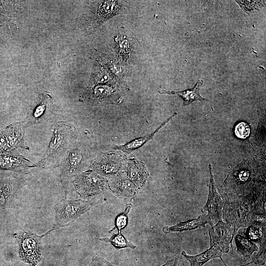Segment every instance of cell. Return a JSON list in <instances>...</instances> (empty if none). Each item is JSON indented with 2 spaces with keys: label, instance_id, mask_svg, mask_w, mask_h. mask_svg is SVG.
Returning a JSON list of instances; mask_svg holds the SVG:
<instances>
[{
  "label": "cell",
  "instance_id": "1",
  "mask_svg": "<svg viewBox=\"0 0 266 266\" xmlns=\"http://www.w3.org/2000/svg\"><path fill=\"white\" fill-rule=\"evenodd\" d=\"M53 135L47 151L41 160L33 164L32 167L46 169L61 162L65 157L75 128L64 121L56 123L52 128Z\"/></svg>",
  "mask_w": 266,
  "mask_h": 266
},
{
  "label": "cell",
  "instance_id": "2",
  "mask_svg": "<svg viewBox=\"0 0 266 266\" xmlns=\"http://www.w3.org/2000/svg\"><path fill=\"white\" fill-rule=\"evenodd\" d=\"M100 200H83L63 199L55 206V223L53 231L65 227L73 222L94 206L101 203Z\"/></svg>",
  "mask_w": 266,
  "mask_h": 266
},
{
  "label": "cell",
  "instance_id": "3",
  "mask_svg": "<svg viewBox=\"0 0 266 266\" xmlns=\"http://www.w3.org/2000/svg\"><path fill=\"white\" fill-rule=\"evenodd\" d=\"M53 231L49 230L42 235L30 231H19L13 234L19 245L20 259L30 266H36L42 260V238Z\"/></svg>",
  "mask_w": 266,
  "mask_h": 266
},
{
  "label": "cell",
  "instance_id": "4",
  "mask_svg": "<svg viewBox=\"0 0 266 266\" xmlns=\"http://www.w3.org/2000/svg\"><path fill=\"white\" fill-rule=\"evenodd\" d=\"M73 183L77 194L82 199L97 196L109 189L108 180L92 169L76 176Z\"/></svg>",
  "mask_w": 266,
  "mask_h": 266
},
{
  "label": "cell",
  "instance_id": "5",
  "mask_svg": "<svg viewBox=\"0 0 266 266\" xmlns=\"http://www.w3.org/2000/svg\"><path fill=\"white\" fill-rule=\"evenodd\" d=\"M60 163V181L66 196L70 180L83 172L85 167L82 149L78 147L69 149Z\"/></svg>",
  "mask_w": 266,
  "mask_h": 266
},
{
  "label": "cell",
  "instance_id": "6",
  "mask_svg": "<svg viewBox=\"0 0 266 266\" xmlns=\"http://www.w3.org/2000/svg\"><path fill=\"white\" fill-rule=\"evenodd\" d=\"M120 152L109 151L98 156L91 164L92 170L109 179L121 172L126 158Z\"/></svg>",
  "mask_w": 266,
  "mask_h": 266
},
{
  "label": "cell",
  "instance_id": "7",
  "mask_svg": "<svg viewBox=\"0 0 266 266\" xmlns=\"http://www.w3.org/2000/svg\"><path fill=\"white\" fill-rule=\"evenodd\" d=\"M209 183V193L207 201L201 211L207 216L209 225L212 227L218 222L222 221L224 201L216 190L211 164L208 165Z\"/></svg>",
  "mask_w": 266,
  "mask_h": 266
},
{
  "label": "cell",
  "instance_id": "8",
  "mask_svg": "<svg viewBox=\"0 0 266 266\" xmlns=\"http://www.w3.org/2000/svg\"><path fill=\"white\" fill-rule=\"evenodd\" d=\"M210 247L222 253H228L234 234V229L223 221L218 222L208 230Z\"/></svg>",
  "mask_w": 266,
  "mask_h": 266
},
{
  "label": "cell",
  "instance_id": "9",
  "mask_svg": "<svg viewBox=\"0 0 266 266\" xmlns=\"http://www.w3.org/2000/svg\"><path fill=\"white\" fill-rule=\"evenodd\" d=\"M223 212L226 223L233 228L235 235L239 227L248 226L252 222L250 212L242 204L228 203Z\"/></svg>",
  "mask_w": 266,
  "mask_h": 266
},
{
  "label": "cell",
  "instance_id": "10",
  "mask_svg": "<svg viewBox=\"0 0 266 266\" xmlns=\"http://www.w3.org/2000/svg\"><path fill=\"white\" fill-rule=\"evenodd\" d=\"M25 180L15 176H0V211L9 207Z\"/></svg>",
  "mask_w": 266,
  "mask_h": 266
},
{
  "label": "cell",
  "instance_id": "11",
  "mask_svg": "<svg viewBox=\"0 0 266 266\" xmlns=\"http://www.w3.org/2000/svg\"><path fill=\"white\" fill-rule=\"evenodd\" d=\"M89 100L94 103L118 104L123 97L118 88L108 85H98L89 94Z\"/></svg>",
  "mask_w": 266,
  "mask_h": 266
},
{
  "label": "cell",
  "instance_id": "12",
  "mask_svg": "<svg viewBox=\"0 0 266 266\" xmlns=\"http://www.w3.org/2000/svg\"><path fill=\"white\" fill-rule=\"evenodd\" d=\"M108 181L109 189L116 196L121 198H133L138 192V189L129 179L126 173L123 171Z\"/></svg>",
  "mask_w": 266,
  "mask_h": 266
},
{
  "label": "cell",
  "instance_id": "13",
  "mask_svg": "<svg viewBox=\"0 0 266 266\" xmlns=\"http://www.w3.org/2000/svg\"><path fill=\"white\" fill-rule=\"evenodd\" d=\"M33 164L16 151L0 154V169L24 173L32 168Z\"/></svg>",
  "mask_w": 266,
  "mask_h": 266
},
{
  "label": "cell",
  "instance_id": "14",
  "mask_svg": "<svg viewBox=\"0 0 266 266\" xmlns=\"http://www.w3.org/2000/svg\"><path fill=\"white\" fill-rule=\"evenodd\" d=\"M126 174L138 189L146 183L149 172L144 164L135 159H129L126 163Z\"/></svg>",
  "mask_w": 266,
  "mask_h": 266
},
{
  "label": "cell",
  "instance_id": "15",
  "mask_svg": "<svg viewBox=\"0 0 266 266\" xmlns=\"http://www.w3.org/2000/svg\"><path fill=\"white\" fill-rule=\"evenodd\" d=\"M25 128L22 123H16L8 126L2 132L11 151L18 148L29 149L26 143Z\"/></svg>",
  "mask_w": 266,
  "mask_h": 266
},
{
  "label": "cell",
  "instance_id": "16",
  "mask_svg": "<svg viewBox=\"0 0 266 266\" xmlns=\"http://www.w3.org/2000/svg\"><path fill=\"white\" fill-rule=\"evenodd\" d=\"M50 102V98L49 96L45 95L41 96L39 103L25 121L24 127L28 128L47 121L48 115L46 111Z\"/></svg>",
  "mask_w": 266,
  "mask_h": 266
},
{
  "label": "cell",
  "instance_id": "17",
  "mask_svg": "<svg viewBox=\"0 0 266 266\" xmlns=\"http://www.w3.org/2000/svg\"><path fill=\"white\" fill-rule=\"evenodd\" d=\"M209 220L207 216L202 213L196 219L180 222L171 226H165L163 228L162 231L165 234L172 232H182L203 228L205 227L206 224H209Z\"/></svg>",
  "mask_w": 266,
  "mask_h": 266
},
{
  "label": "cell",
  "instance_id": "18",
  "mask_svg": "<svg viewBox=\"0 0 266 266\" xmlns=\"http://www.w3.org/2000/svg\"><path fill=\"white\" fill-rule=\"evenodd\" d=\"M203 81L202 79L198 81L195 86L192 89H189L181 91H171L165 90H159L160 94H166L168 95H177L180 96L183 100V105L184 106H187L192 102L196 100L203 101L209 100L208 99L203 98L200 95V87L203 85Z\"/></svg>",
  "mask_w": 266,
  "mask_h": 266
},
{
  "label": "cell",
  "instance_id": "19",
  "mask_svg": "<svg viewBox=\"0 0 266 266\" xmlns=\"http://www.w3.org/2000/svg\"><path fill=\"white\" fill-rule=\"evenodd\" d=\"M222 254L221 251L213 247H210L206 250L196 255H188L184 251L181 252V255L189 262L190 266H202L209 260L217 258L222 260Z\"/></svg>",
  "mask_w": 266,
  "mask_h": 266
},
{
  "label": "cell",
  "instance_id": "20",
  "mask_svg": "<svg viewBox=\"0 0 266 266\" xmlns=\"http://www.w3.org/2000/svg\"><path fill=\"white\" fill-rule=\"evenodd\" d=\"M177 115V113L175 112L171 116L166 120L161 125L157 128V129L152 133L146 136L137 138L132 140V141L121 145H116L114 148L117 150H120L128 154L131 153L132 151L142 146L144 144L153 138L154 135L167 123L172 117Z\"/></svg>",
  "mask_w": 266,
  "mask_h": 266
},
{
  "label": "cell",
  "instance_id": "21",
  "mask_svg": "<svg viewBox=\"0 0 266 266\" xmlns=\"http://www.w3.org/2000/svg\"><path fill=\"white\" fill-rule=\"evenodd\" d=\"M235 241L237 252L245 259L249 258L254 252L258 251V246L246 237L237 234Z\"/></svg>",
  "mask_w": 266,
  "mask_h": 266
},
{
  "label": "cell",
  "instance_id": "22",
  "mask_svg": "<svg viewBox=\"0 0 266 266\" xmlns=\"http://www.w3.org/2000/svg\"><path fill=\"white\" fill-rule=\"evenodd\" d=\"M121 6L118 1H104L98 10L99 22L101 23L118 13Z\"/></svg>",
  "mask_w": 266,
  "mask_h": 266
},
{
  "label": "cell",
  "instance_id": "23",
  "mask_svg": "<svg viewBox=\"0 0 266 266\" xmlns=\"http://www.w3.org/2000/svg\"><path fill=\"white\" fill-rule=\"evenodd\" d=\"M102 241L110 243L117 249L130 248L134 249L136 246L132 242L128 240L121 233H113L110 237H103L99 239Z\"/></svg>",
  "mask_w": 266,
  "mask_h": 266
},
{
  "label": "cell",
  "instance_id": "24",
  "mask_svg": "<svg viewBox=\"0 0 266 266\" xmlns=\"http://www.w3.org/2000/svg\"><path fill=\"white\" fill-rule=\"evenodd\" d=\"M132 205L127 204L124 212L119 214L115 218V226L111 230L108 231L109 233H113L115 230H117L118 233H121V231L124 229L128 223V214L131 210Z\"/></svg>",
  "mask_w": 266,
  "mask_h": 266
},
{
  "label": "cell",
  "instance_id": "25",
  "mask_svg": "<svg viewBox=\"0 0 266 266\" xmlns=\"http://www.w3.org/2000/svg\"><path fill=\"white\" fill-rule=\"evenodd\" d=\"M250 133L249 125L245 122H241L237 124L234 128L235 135L240 138L247 137Z\"/></svg>",
  "mask_w": 266,
  "mask_h": 266
},
{
  "label": "cell",
  "instance_id": "26",
  "mask_svg": "<svg viewBox=\"0 0 266 266\" xmlns=\"http://www.w3.org/2000/svg\"><path fill=\"white\" fill-rule=\"evenodd\" d=\"M257 252L254 255L252 263L259 266L263 265L266 263V244H261Z\"/></svg>",
  "mask_w": 266,
  "mask_h": 266
},
{
  "label": "cell",
  "instance_id": "27",
  "mask_svg": "<svg viewBox=\"0 0 266 266\" xmlns=\"http://www.w3.org/2000/svg\"><path fill=\"white\" fill-rule=\"evenodd\" d=\"M89 266H115L98 254L94 256Z\"/></svg>",
  "mask_w": 266,
  "mask_h": 266
},
{
  "label": "cell",
  "instance_id": "28",
  "mask_svg": "<svg viewBox=\"0 0 266 266\" xmlns=\"http://www.w3.org/2000/svg\"><path fill=\"white\" fill-rule=\"evenodd\" d=\"M11 151L8 142L1 133L0 134V154Z\"/></svg>",
  "mask_w": 266,
  "mask_h": 266
},
{
  "label": "cell",
  "instance_id": "29",
  "mask_svg": "<svg viewBox=\"0 0 266 266\" xmlns=\"http://www.w3.org/2000/svg\"><path fill=\"white\" fill-rule=\"evenodd\" d=\"M161 266H180L177 258H174L167 261Z\"/></svg>",
  "mask_w": 266,
  "mask_h": 266
},
{
  "label": "cell",
  "instance_id": "30",
  "mask_svg": "<svg viewBox=\"0 0 266 266\" xmlns=\"http://www.w3.org/2000/svg\"><path fill=\"white\" fill-rule=\"evenodd\" d=\"M222 261L223 262V263H224V264L225 265V266H227L226 265V264L225 263V262H224L223 260H222ZM251 263H252V262H250V263H248V264H245V265H240V266H247V265H249V264H251Z\"/></svg>",
  "mask_w": 266,
  "mask_h": 266
}]
</instances>
